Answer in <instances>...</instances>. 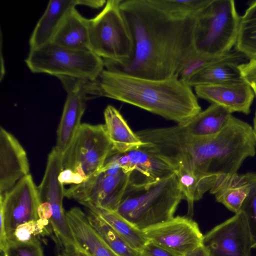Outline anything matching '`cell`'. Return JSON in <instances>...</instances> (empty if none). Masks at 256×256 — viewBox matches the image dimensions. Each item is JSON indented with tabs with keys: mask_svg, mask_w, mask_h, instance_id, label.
Returning <instances> with one entry per match:
<instances>
[{
	"mask_svg": "<svg viewBox=\"0 0 256 256\" xmlns=\"http://www.w3.org/2000/svg\"><path fill=\"white\" fill-rule=\"evenodd\" d=\"M120 6L132 32L134 54L124 66L104 62V68L156 80L178 75L184 60L195 50L198 18H172L148 0H121Z\"/></svg>",
	"mask_w": 256,
	"mask_h": 256,
	"instance_id": "1",
	"label": "cell"
},
{
	"mask_svg": "<svg viewBox=\"0 0 256 256\" xmlns=\"http://www.w3.org/2000/svg\"><path fill=\"white\" fill-rule=\"evenodd\" d=\"M88 96H104L128 104L174 121L186 123L201 111L192 87L178 74L151 80L104 68L92 80H86Z\"/></svg>",
	"mask_w": 256,
	"mask_h": 256,
	"instance_id": "2",
	"label": "cell"
},
{
	"mask_svg": "<svg viewBox=\"0 0 256 256\" xmlns=\"http://www.w3.org/2000/svg\"><path fill=\"white\" fill-rule=\"evenodd\" d=\"M161 152L176 166L216 176H231L255 156L256 140L252 127L232 115L222 130L208 138L189 140L176 129L168 131Z\"/></svg>",
	"mask_w": 256,
	"mask_h": 256,
	"instance_id": "3",
	"label": "cell"
},
{
	"mask_svg": "<svg viewBox=\"0 0 256 256\" xmlns=\"http://www.w3.org/2000/svg\"><path fill=\"white\" fill-rule=\"evenodd\" d=\"M183 198L174 173L148 186L134 187L128 185L116 212L143 230L173 218Z\"/></svg>",
	"mask_w": 256,
	"mask_h": 256,
	"instance_id": "4",
	"label": "cell"
},
{
	"mask_svg": "<svg viewBox=\"0 0 256 256\" xmlns=\"http://www.w3.org/2000/svg\"><path fill=\"white\" fill-rule=\"evenodd\" d=\"M121 0H108L102 10L89 19L90 50L104 62L124 66L132 58L134 42Z\"/></svg>",
	"mask_w": 256,
	"mask_h": 256,
	"instance_id": "5",
	"label": "cell"
},
{
	"mask_svg": "<svg viewBox=\"0 0 256 256\" xmlns=\"http://www.w3.org/2000/svg\"><path fill=\"white\" fill-rule=\"evenodd\" d=\"M25 62L34 73L92 80L104 68L103 60L91 50L66 48L52 42L30 50Z\"/></svg>",
	"mask_w": 256,
	"mask_h": 256,
	"instance_id": "6",
	"label": "cell"
},
{
	"mask_svg": "<svg viewBox=\"0 0 256 256\" xmlns=\"http://www.w3.org/2000/svg\"><path fill=\"white\" fill-rule=\"evenodd\" d=\"M240 16L233 0H212L197 18L194 46L200 53L218 55L234 47Z\"/></svg>",
	"mask_w": 256,
	"mask_h": 256,
	"instance_id": "7",
	"label": "cell"
},
{
	"mask_svg": "<svg viewBox=\"0 0 256 256\" xmlns=\"http://www.w3.org/2000/svg\"><path fill=\"white\" fill-rule=\"evenodd\" d=\"M114 150L104 124H82L62 154V170L73 173L72 184H80L102 169Z\"/></svg>",
	"mask_w": 256,
	"mask_h": 256,
	"instance_id": "8",
	"label": "cell"
},
{
	"mask_svg": "<svg viewBox=\"0 0 256 256\" xmlns=\"http://www.w3.org/2000/svg\"><path fill=\"white\" fill-rule=\"evenodd\" d=\"M62 156L54 146L48 155L44 176L37 186L40 203L50 204L52 210L50 220L56 240L62 250L68 249L76 244L69 227L63 208L65 189L58 180L62 170Z\"/></svg>",
	"mask_w": 256,
	"mask_h": 256,
	"instance_id": "9",
	"label": "cell"
},
{
	"mask_svg": "<svg viewBox=\"0 0 256 256\" xmlns=\"http://www.w3.org/2000/svg\"><path fill=\"white\" fill-rule=\"evenodd\" d=\"M130 172L123 170L116 176L100 170L80 184L65 189L64 197L83 204L116 212L129 183Z\"/></svg>",
	"mask_w": 256,
	"mask_h": 256,
	"instance_id": "10",
	"label": "cell"
},
{
	"mask_svg": "<svg viewBox=\"0 0 256 256\" xmlns=\"http://www.w3.org/2000/svg\"><path fill=\"white\" fill-rule=\"evenodd\" d=\"M107 160L118 162L130 172L128 186L140 187L156 182L176 172L177 168L145 144L120 153L114 150Z\"/></svg>",
	"mask_w": 256,
	"mask_h": 256,
	"instance_id": "11",
	"label": "cell"
},
{
	"mask_svg": "<svg viewBox=\"0 0 256 256\" xmlns=\"http://www.w3.org/2000/svg\"><path fill=\"white\" fill-rule=\"evenodd\" d=\"M40 201L31 174L20 180L9 191L0 194V215L4 218L8 241L13 239L19 225L38 219V210Z\"/></svg>",
	"mask_w": 256,
	"mask_h": 256,
	"instance_id": "12",
	"label": "cell"
},
{
	"mask_svg": "<svg viewBox=\"0 0 256 256\" xmlns=\"http://www.w3.org/2000/svg\"><path fill=\"white\" fill-rule=\"evenodd\" d=\"M212 256H250L252 242L244 214L240 211L204 235Z\"/></svg>",
	"mask_w": 256,
	"mask_h": 256,
	"instance_id": "13",
	"label": "cell"
},
{
	"mask_svg": "<svg viewBox=\"0 0 256 256\" xmlns=\"http://www.w3.org/2000/svg\"><path fill=\"white\" fill-rule=\"evenodd\" d=\"M142 231L149 240L181 256L203 244L204 235L190 216H174Z\"/></svg>",
	"mask_w": 256,
	"mask_h": 256,
	"instance_id": "14",
	"label": "cell"
},
{
	"mask_svg": "<svg viewBox=\"0 0 256 256\" xmlns=\"http://www.w3.org/2000/svg\"><path fill=\"white\" fill-rule=\"evenodd\" d=\"M66 92V98L56 131L55 147L63 154L68 147L82 124L88 94L85 80L70 77L58 78Z\"/></svg>",
	"mask_w": 256,
	"mask_h": 256,
	"instance_id": "15",
	"label": "cell"
},
{
	"mask_svg": "<svg viewBox=\"0 0 256 256\" xmlns=\"http://www.w3.org/2000/svg\"><path fill=\"white\" fill-rule=\"evenodd\" d=\"M197 97L220 106L230 113H250L255 95L242 80L194 87Z\"/></svg>",
	"mask_w": 256,
	"mask_h": 256,
	"instance_id": "16",
	"label": "cell"
},
{
	"mask_svg": "<svg viewBox=\"0 0 256 256\" xmlns=\"http://www.w3.org/2000/svg\"><path fill=\"white\" fill-rule=\"evenodd\" d=\"M26 152L18 140L2 127L0 128V194L10 190L28 175Z\"/></svg>",
	"mask_w": 256,
	"mask_h": 256,
	"instance_id": "17",
	"label": "cell"
},
{
	"mask_svg": "<svg viewBox=\"0 0 256 256\" xmlns=\"http://www.w3.org/2000/svg\"><path fill=\"white\" fill-rule=\"evenodd\" d=\"M232 116V113L224 108L212 104L186 123L176 126L186 138L199 140L218 133L227 124Z\"/></svg>",
	"mask_w": 256,
	"mask_h": 256,
	"instance_id": "18",
	"label": "cell"
},
{
	"mask_svg": "<svg viewBox=\"0 0 256 256\" xmlns=\"http://www.w3.org/2000/svg\"><path fill=\"white\" fill-rule=\"evenodd\" d=\"M66 216L76 244L92 256H119L101 238L80 208H70Z\"/></svg>",
	"mask_w": 256,
	"mask_h": 256,
	"instance_id": "19",
	"label": "cell"
},
{
	"mask_svg": "<svg viewBox=\"0 0 256 256\" xmlns=\"http://www.w3.org/2000/svg\"><path fill=\"white\" fill-rule=\"evenodd\" d=\"M88 24L89 19L73 8L62 20L50 42L72 50H90Z\"/></svg>",
	"mask_w": 256,
	"mask_h": 256,
	"instance_id": "20",
	"label": "cell"
},
{
	"mask_svg": "<svg viewBox=\"0 0 256 256\" xmlns=\"http://www.w3.org/2000/svg\"><path fill=\"white\" fill-rule=\"evenodd\" d=\"M79 5L78 0H50L37 22L30 38V50L50 42L66 14Z\"/></svg>",
	"mask_w": 256,
	"mask_h": 256,
	"instance_id": "21",
	"label": "cell"
},
{
	"mask_svg": "<svg viewBox=\"0 0 256 256\" xmlns=\"http://www.w3.org/2000/svg\"><path fill=\"white\" fill-rule=\"evenodd\" d=\"M250 186L244 174L220 176L210 190L216 200L236 214L240 211L242 204L248 196Z\"/></svg>",
	"mask_w": 256,
	"mask_h": 256,
	"instance_id": "22",
	"label": "cell"
},
{
	"mask_svg": "<svg viewBox=\"0 0 256 256\" xmlns=\"http://www.w3.org/2000/svg\"><path fill=\"white\" fill-rule=\"evenodd\" d=\"M104 126L114 150L122 153L145 144L134 133L119 111L108 105L104 112Z\"/></svg>",
	"mask_w": 256,
	"mask_h": 256,
	"instance_id": "23",
	"label": "cell"
},
{
	"mask_svg": "<svg viewBox=\"0 0 256 256\" xmlns=\"http://www.w3.org/2000/svg\"><path fill=\"white\" fill-rule=\"evenodd\" d=\"M184 198L188 204V214L193 215L194 204L200 200L204 194L214 186L217 176L177 166L175 172Z\"/></svg>",
	"mask_w": 256,
	"mask_h": 256,
	"instance_id": "24",
	"label": "cell"
},
{
	"mask_svg": "<svg viewBox=\"0 0 256 256\" xmlns=\"http://www.w3.org/2000/svg\"><path fill=\"white\" fill-rule=\"evenodd\" d=\"M248 58L235 49L222 54L210 55L194 50L184 59L178 74L179 78L186 83L199 71L210 66L220 62H232L238 64L246 62Z\"/></svg>",
	"mask_w": 256,
	"mask_h": 256,
	"instance_id": "25",
	"label": "cell"
},
{
	"mask_svg": "<svg viewBox=\"0 0 256 256\" xmlns=\"http://www.w3.org/2000/svg\"><path fill=\"white\" fill-rule=\"evenodd\" d=\"M98 214L112 227L134 250L140 252L149 240L142 230L138 229L117 213L89 204H82Z\"/></svg>",
	"mask_w": 256,
	"mask_h": 256,
	"instance_id": "26",
	"label": "cell"
},
{
	"mask_svg": "<svg viewBox=\"0 0 256 256\" xmlns=\"http://www.w3.org/2000/svg\"><path fill=\"white\" fill-rule=\"evenodd\" d=\"M234 49L247 58H256V0L252 2L240 16Z\"/></svg>",
	"mask_w": 256,
	"mask_h": 256,
	"instance_id": "27",
	"label": "cell"
},
{
	"mask_svg": "<svg viewBox=\"0 0 256 256\" xmlns=\"http://www.w3.org/2000/svg\"><path fill=\"white\" fill-rule=\"evenodd\" d=\"M238 65L232 62H220L210 66L193 75L186 84L194 88L242 80Z\"/></svg>",
	"mask_w": 256,
	"mask_h": 256,
	"instance_id": "28",
	"label": "cell"
},
{
	"mask_svg": "<svg viewBox=\"0 0 256 256\" xmlns=\"http://www.w3.org/2000/svg\"><path fill=\"white\" fill-rule=\"evenodd\" d=\"M86 210L90 225L115 253L119 256H140V252L132 248L106 222L94 212Z\"/></svg>",
	"mask_w": 256,
	"mask_h": 256,
	"instance_id": "29",
	"label": "cell"
},
{
	"mask_svg": "<svg viewBox=\"0 0 256 256\" xmlns=\"http://www.w3.org/2000/svg\"><path fill=\"white\" fill-rule=\"evenodd\" d=\"M154 6L174 18H197L212 0H148Z\"/></svg>",
	"mask_w": 256,
	"mask_h": 256,
	"instance_id": "30",
	"label": "cell"
},
{
	"mask_svg": "<svg viewBox=\"0 0 256 256\" xmlns=\"http://www.w3.org/2000/svg\"><path fill=\"white\" fill-rule=\"evenodd\" d=\"M250 186V192L241 208L244 214L250 232L252 248H256V172L244 174Z\"/></svg>",
	"mask_w": 256,
	"mask_h": 256,
	"instance_id": "31",
	"label": "cell"
},
{
	"mask_svg": "<svg viewBox=\"0 0 256 256\" xmlns=\"http://www.w3.org/2000/svg\"><path fill=\"white\" fill-rule=\"evenodd\" d=\"M50 224V220L38 218L21 224L16 228L11 241L26 242L38 236H48L50 233L48 228Z\"/></svg>",
	"mask_w": 256,
	"mask_h": 256,
	"instance_id": "32",
	"label": "cell"
},
{
	"mask_svg": "<svg viewBox=\"0 0 256 256\" xmlns=\"http://www.w3.org/2000/svg\"><path fill=\"white\" fill-rule=\"evenodd\" d=\"M3 256H44L40 242L37 237L26 242L8 241Z\"/></svg>",
	"mask_w": 256,
	"mask_h": 256,
	"instance_id": "33",
	"label": "cell"
},
{
	"mask_svg": "<svg viewBox=\"0 0 256 256\" xmlns=\"http://www.w3.org/2000/svg\"><path fill=\"white\" fill-rule=\"evenodd\" d=\"M241 78L252 90L256 96V58L249 59L238 66Z\"/></svg>",
	"mask_w": 256,
	"mask_h": 256,
	"instance_id": "34",
	"label": "cell"
},
{
	"mask_svg": "<svg viewBox=\"0 0 256 256\" xmlns=\"http://www.w3.org/2000/svg\"><path fill=\"white\" fill-rule=\"evenodd\" d=\"M58 256H92L80 246L76 244L72 248L62 250Z\"/></svg>",
	"mask_w": 256,
	"mask_h": 256,
	"instance_id": "35",
	"label": "cell"
},
{
	"mask_svg": "<svg viewBox=\"0 0 256 256\" xmlns=\"http://www.w3.org/2000/svg\"><path fill=\"white\" fill-rule=\"evenodd\" d=\"M38 218L50 220L52 215L50 204L46 202L40 203L38 208Z\"/></svg>",
	"mask_w": 256,
	"mask_h": 256,
	"instance_id": "36",
	"label": "cell"
},
{
	"mask_svg": "<svg viewBox=\"0 0 256 256\" xmlns=\"http://www.w3.org/2000/svg\"><path fill=\"white\" fill-rule=\"evenodd\" d=\"M183 256H212L208 248L202 244L190 250Z\"/></svg>",
	"mask_w": 256,
	"mask_h": 256,
	"instance_id": "37",
	"label": "cell"
},
{
	"mask_svg": "<svg viewBox=\"0 0 256 256\" xmlns=\"http://www.w3.org/2000/svg\"><path fill=\"white\" fill-rule=\"evenodd\" d=\"M79 5L85 6L92 8H98L106 4L105 0H78Z\"/></svg>",
	"mask_w": 256,
	"mask_h": 256,
	"instance_id": "38",
	"label": "cell"
},
{
	"mask_svg": "<svg viewBox=\"0 0 256 256\" xmlns=\"http://www.w3.org/2000/svg\"><path fill=\"white\" fill-rule=\"evenodd\" d=\"M256 97V96H255ZM253 130L254 134L255 139L256 140V110L254 114V116L253 120Z\"/></svg>",
	"mask_w": 256,
	"mask_h": 256,
	"instance_id": "39",
	"label": "cell"
},
{
	"mask_svg": "<svg viewBox=\"0 0 256 256\" xmlns=\"http://www.w3.org/2000/svg\"><path fill=\"white\" fill-rule=\"evenodd\" d=\"M140 256H142L140 255Z\"/></svg>",
	"mask_w": 256,
	"mask_h": 256,
	"instance_id": "40",
	"label": "cell"
}]
</instances>
